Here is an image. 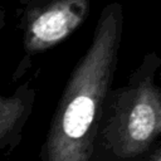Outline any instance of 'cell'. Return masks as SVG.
Instances as JSON below:
<instances>
[{"mask_svg": "<svg viewBox=\"0 0 161 161\" xmlns=\"http://www.w3.org/2000/svg\"><path fill=\"white\" fill-rule=\"evenodd\" d=\"M123 30V9L107 4L83 57L73 68L47 138L42 161H89L103 102L111 91Z\"/></svg>", "mask_w": 161, "mask_h": 161, "instance_id": "1", "label": "cell"}, {"mask_svg": "<svg viewBox=\"0 0 161 161\" xmlns=\"http://www.w3.org/2000/svg\"><path fill=\"white\" fill-rule=\"evenodd\" d=\"M161 58L147 53L128 82L108 92L89 161H141L161 136Z\"/></svg>", "mask_w": 161, "mask_h": 161, "instance_id": "2", "label": "cell"}, {"mask_svg": "<svg viewBox=\"0 0 161 161\" xmlns=\"http://www.w3.org/2000/svg\"><path fill=\"white\" fill-rule=\"evenodd\" d=\"M24 57L18 67L16 78L30 67V58L47 52L87 20L91 0H19Z\"/></svg>", "mask_w": 161, "mask_h": 161, "instance_id": "3", "label": "cell"}, {"mask_svg": "<svg viewBox=\"0 0 161 161\" xmlns=\"http://www.w3.org/2000/svg\"><path fill=\"white\" fill-rule=\"evenodd\" d=\"M35 93L30 82L20 84L10 96L0 91V153L9 155L19 146L34 107Z\"/></svg>", "mask_w": 161, "mask_h": 161, "instance_id": "4", "label": "cell"}, {"mask_svg": "<svg viewBox=\"0 0 161 161\" xmlns=\"http://www.w3.org/2000/svg\"><path fill=\"white\" fill-rule=\"evenodd\" d=\"M141 161H161V147L148 152Z\"/></svg>", "mask_w": 161, "mask_h": 161, "instance_id": "5", "label": "cell"}, {"mask_svg": "<svg viewBox=\"0 0 161 161\" xmlns=\"http://www.w3.org/2000/svg\"><path fill=\"white\" fill-rule=\"evenodd\" d=\"M4 26H5V11L0 9V31L4 29Z\"/></svg>", "mask_w": 161, "mask_h": 161, "instance_id": "6", "label": "cell"}, {"mask_svg": "<svg viewBox=\"0 0 161 161\" xmlns=\"http://www.w3.org/2000/svg\"><path fill=\"white\" fill-rule=\"evenodd\" d=\"M160 79H161V72H160Z\"/></svg>", "mask_w": 161, "mask_h": 161, "instance_id": "7", "label": "cell"}]
</instances>
